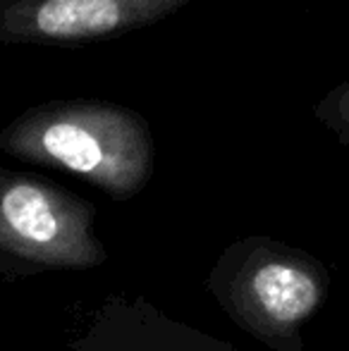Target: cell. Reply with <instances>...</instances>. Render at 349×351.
Segmentation results:
<instances>
[{
	"label": "cell",
	"instance_id": "cell-1",
	"mask_svg": "<svg viewBox=\"0 0 349 351\" xmlns=\"http://www.w3.org/2000/svg\"><path fill=\"white\" fill-rule=\"evenodd\" d=\"M14 158L67 170L112 199L139 194L154 146L136 112L108 103H53L24 112L0 136Z\"/></svg>",
	"mask_w": 349,
	"mask_h": 351
},
{
	"label": "cell",
	"instance_id": "cell-2",
	"mask_svg": "<svg viewBox=\"0 0 349 351\" xmlns=\"http://www.w3.org/2000/svg\"><path fill=\"white\" fill-rule=\"evenodd\" d=\"M96 210L84 199L29 175L5 172L0 196V249L38 268L86 270L106 261Z\"/></svg>",
	"mask_w": 349,
	"mask_h": 351
},
{
	"label": "cell",
	"instance_id": "cell-3",
	"mask_svg": "<svg viewBox=\"0 0 349 351\" xmlns=\"http://www.w3.org/2000/svg\"><path fill=\"white\" fill-rule=\"evenodd\" d=\"M326 296V275L306 256L261 251L237 270L232 311L263 339L294 337Z\"/></svg>",
	"mask_w": 349,
	"mask_h": 351
},
{
	"label": "cell",
	"instance_id": "cell-4",
	"mask_svg": "<svg viewBox=\"0 0 349 351\" xmlns=\"http://www.w3.org/2000/svg\"><path fill=\"white\" fill-rule=\"evenodd\" d=\"M184 0H19L3 12V34L19 41H91L149 24Z\"/></svg>",
	"mask_w": 349,
	"mask_h": 351
},
{
	"label": "cell",
	"instance_id": "cell-5",
	"mask_svg": "<svg viewBox=\"0 0 349 351\" xmlns=\"http://www.w3.org/2000/svg\"><path fill=\"white\" fill-rule=\"evenodd\" d=\"M321 115L330 125V130L349 146V84L330 93L328 101H323Z\"/></svg>",
	"mask_w": 349,
	"mask_h": 351
}]
</instances>
